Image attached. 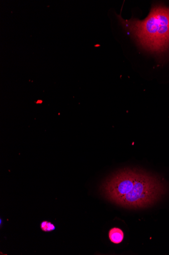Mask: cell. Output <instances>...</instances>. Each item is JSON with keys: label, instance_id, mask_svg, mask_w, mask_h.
Listing matches in <instances>:
<instances>
[{"label": "cell", "instance_id": "cell-1", "mask_svg": "<svg viewBox=\"0 0 169 255\" xmlns=\"http://www.w3.org/2000/svg\"><path fill=\"white\" fill-rule=\"evenodd\" d=\"M104 196L122 207L145 208L157 202L166 192L162 180L140 170H120L101 187Z\"/></svg>", "mask_w": 169, "mask_h": 255}, {"label": "cell", "instance_id": "cell-2", "mask_svg": "<svg viewBox=\"0 0 169 255\" xmlns=\"http://www.w3.org/2000/svg\"><path fill=\"white\" fill-rule=\"evenodd\" d=\"M117 17L122 28L144 49L158 54L169 50V7L153 5L144 20Z\"/></svg>", "mask_w": 169, "mask_h": 255}, {"label": "cell", "instance_id": "cell-3", "mask_svg": "<svg viewBox=\"0 0 169 255\" xmlns=\"http://www.w3.org/2000/svg\"><path fill=\"white\" fill-rule=\"evenodd\" d=\"M109 236L112 243L118 244L122 241L124 235L121 229L118 228H113L110 230Z\"/></svg>", "mask_w": 169, "mask_h": 255}, {"label": "cell", "instance_id": "cell-4", "mask_svg": "<svg viewBox=\"0 0 169 255\" xmlns=\"http://www.w3.org/2000/svg\"><path fill=\"white\" fill-rule=\"evenodd\" d=\"M41 228L43 231L51 232L55 229L54 225L50 222L43 221L41 223Z\"/></svg>", "mask_w": 169, "mask_h": 255}]
</instances>
